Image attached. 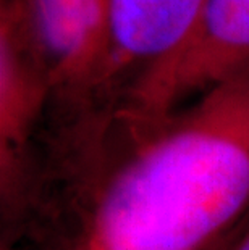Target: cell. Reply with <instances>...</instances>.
I'll use <instances>...</instances> for the list:
<instances>
[{
	"label": "cell",
	"mask_w": 249,
	"mask_h": 250,
	"mask_svg": "<svg viewBox=\"0 0 249 250\" xmlns=\"http://www.w3.org/2000/svg\"><path fill=\"white\" fill-rule=\"evenodd\" d=\"M76 218L60 250H214L249 205V63L189 104L113 111L63 152Z\"/></svg>",
	"instance_id": "6da1fadb"
},
{
	"label": "cell",
	"mask_w": 249,
	"mask_h": 250,
	"mask_svg": "<svg viewBox=\"0 0 249 250\" xmlns=\"http://www.w3.org/2000/svg\"><path fill=\"white\" fill-rule=\"evenodd\" d=\"M49 102L50 76L21 0H0V189L8 223L28 213L38 195L33 141Z\"/></svg>",
	"instance_id": "7a4b0ae2"
},
{
	"label": "cell",
	"mask_w": 249,
	"mask_h": 250,
	"mask_svg": "<svg viewBox=\"0 0 249 250\" xmlns=\"http://www.w3.org/2000/svg\"><path fill=\"white\" fill-rule=\"evenodd\" d=\"M26 26L63 121L99 105L110 34V0H21Z\"/></svg>",
	"instance_id": "3957f363"
},
{
	"label": "cell",
	"mask_w": 249,
	"mask_h": 250,
	"mask_svg": "<svg viewBox=\"0 0 249 250\" xmlns=\"http://www.w3.org/2000/svg\"><path fill=\"white\" fill-rule=\"evenodd\" d=\"M249 63V0H209L191 39L130 90L125 108L160 115L186 104Z\"/></svg>",
	"instance_id": "277c9868"
},
{
	"label": "cell",
	"mask_w": 249,
	"mask_h": 250,
	"mask_svg": "<svg viewBox=\"0 0 249 250\" xmlns=\"http://www.w3.org/2000/svg\"><path fill=\"white\" fill-rule=\"evenodd\" d=\"M209 0H110V34L99 110H113L137 83L191 39Z\"/></svg>",
	"instance_id": "5b68a950"
},
{
	"label": "cell",
	"mask_w": 249,
	"mask_h": 250,
	"mask_svg": "<svg viewBox=\"0 0 249 250\" xmlns=\"http://www.w3.org/2000/svg\"><path fill=\"white\" fill-rule=\"evenodd\" d=\"M235 250H249V232L241 239V242L238 244Z\"/></svg>",
	"instance_id": "8992f818"
},
{
	"label": "cell",
	"mask_w": 249,
	"mask_h": 250,
	"mask_svg": "<svg viewBox=\"0 0 249 250\" xmlns=\"http://www.w3.org/2000/svg\"><path fill=\"white\" fill-rule=\"evenodd\" d=\"M214 250H219V249H214Z\"/></svg>",
	"instance_id": "52a82bcc"
}]
</instances>
